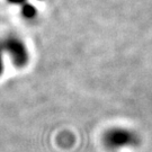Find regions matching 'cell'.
Listing matches in <instances>:
<instances>
[{"label": "cell", "mask_w": 152, "mask_h": 152, "mask_svg": "<svg viewBox=\"0 0 152 152\" xmlns=\"http://www.w3.org/2000/svg\"><path fill=\"white\" fill-rule=\"evenodd\" d=\"M2 71V54H1V48H0V72Z\"/></svg>", "instance_id": "cell-3"}, {"label": "cell", "mask_w": 152, "mask_h": 152, "mask_svg": "<svg viewBox=\"0 0 152 152\" xmlns=\"http://www.w3.org/2000/svg\"><path fill=\"white\" fill-rule=\"evenodd\" d=\"M1 48L9 53L12 62L17 66H23L27 63L28 52L22 39L18 37H7Z\"/></svg>", "instance_id": "cell-2"}, {"label": "cell", "mask_w": 152, "mask_h": 152, "mask_svg": "<svg viewBox=\"0 0 152 152\" xmlns=\"http://www.w3.org/2000/svg\"><path fill=\"white\" fill-rule=\"evenodd\" d=\"M103 142L108 150L117 151L126 148L135 147L139 143V136L135 132L125 127H114L105 132Z\"/></svg>", "instance_id": "cell-1"}]
</instances>
